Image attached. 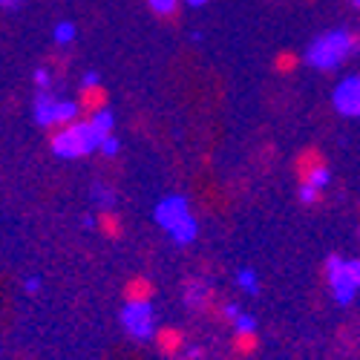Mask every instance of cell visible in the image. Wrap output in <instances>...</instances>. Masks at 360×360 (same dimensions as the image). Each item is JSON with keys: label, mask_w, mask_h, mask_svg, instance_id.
I'll list each match as a JSON object with an SVG mask.
<instances>
[{"label": "cell", "mask_w": 360, "mask_h": 360, "mask_svg": "<svg viewBox=\"0 0 360 360\" xmlns=\"http://www.w3.org/2000/svg\"><path fill=\"white\" fill-rule=\"evenodd\" d=\"M357 49H360L357 38L349 32V29L338 26V29H328V32L317 35L303 49V64L311 70H320V72H332V70L343 67Z\"/></svg>", "instance_id": "obj_1"}, {"label": "cell", "mask_w": 360, "mask_h": 360, "mask_svg": "<svg viewBox=\"0 0 360 360\" xmlns=\"http://www.w3.org/2000/svg\"><path fill=\"white\" fill-rule=\"evenodd\" d=\"M153 219L156 225L170 236V243L185 248V245H193L196 236H199V222L191 211V202L182 196V193H170V196H162L153 207Z\"/></svg>", "instance_id": "obj_2"}, {"label": "cell", "mask_w": 360, "mask_h": 360, "mask_svg": "<svg viewBox=\"0 0 360 360\" xmlns=\"http://www.w3.org/2000/svg\"><path fill=\"white\" fill-rule=\"evenodd\" d=\"M107 136H101V130L89 122H72V124H64V127H58L52 141H49V150H52V156L58 159H84V156H93L98 153V147Z\"/></svg>", "instance_id": "obj_3"}, {"label": "cell", "mask_w": 360, "mask_h": 360, "mask_svg": "<svg viewBox=\"0 0 360 360\" xmlns=\"http://www.w3.org/2000/svg\"><path fill=\"white\" fill-rule=\"evenodd\" d=\"M118 323H122V328L133 340L147 343L156 338V328H159L156 306L150 303L147 297H130L122 306V311H118Z\"/></svg>", "instance_id": "obj_4"}, {"label": "cell", "mask_w": 360, "mask_h": 360, "mask_svg": "<svg viewBox=\"0 0 360 360\" xmlns=\"http://www.w3.org/2000/svg\"><path fill=\"white\" fill-rule=\"evenodd\" d=\"M81 104L72 98H58L49 89H38L35 101H32V118L38 127H64L78 122Z\"/></svg>", "instance_id": "obj_5"}, {"label": "cell", "mask_w": 360, "mask_h": 360, "mask_svg": "<svg viewBox=\"0 0 360 360\" xmlns=\"http://www.w3.org/2000/svg\"><path fill=\"white\" fill-rule=\"evenodd\" d=\"M326 283H328V291H332L338 306H352L354 297L360 294V288L349 277L346 257H340V254H332L326 259Z\"/></svg>", "instance_id": "obj_6"}, {"label": "cell", "mask_w": 360, "mask_h": 360, "mask_svg": "<svg viewBox=\"0 0 360 360\" xmlns=\"http://www.w3.org/2000/svg\"><path fill=\"white\" fill-rule=\"evenodd\" d=\"M332 107L343 118H360V75H346L332 89Z\"/></svg>", "instance_id": "obj_7"}, {"label": "cell", "mask_w": 360, "mask_h": 360, "mask_svg": "<svg viewBox=\"0 0 360 360\" xmlns=\"http://www.w3.org/2000/svg\"><path fill=\"white\" fill-rule=\"evenodd\" d=\"M207 300H211V285H207L202 277H193L185 283V306L188 309H202Z\"/></svg>", "instance_id": "obj_8"}, {"label": "cell", "mask_w": 360, "mask_h": 360, "mask_svg": "<svg viewBox=\"0 0 360 360\" xmlns=\"http://www.w3.org/2000/svg\"><path fill=\"white\" fill-rule=\"evenodd\" d=\"M303 185H311L314 191H326L328 185H332V167H326V165H311L303 176Z\"/></svg>", "instance_id": "obj_9"}, {"label": "cell", "mask_w": 360, "mask_h": 360, "mask_svg": "<svg viewBox=\"0 0 360 360\" xmlns=\"http://www.w3.org/2000/svg\"><path fill=\"white\" fill-rule=\"evenodd\" d=\"M89 199H93V205L96 207H115V202H118V196H115V191L110 188V185H104V182H96L93 188H89Z\"/></svg>", "instance_id": "obj_10"}, {"label": "cell", "mask_w": 360, "mask_h": 360, "mask_svg": "<svg viewBox=\"0 0 360 360\" xmlns=\"http://www.w3.org/2000/svg\"><path fill=\"white\" fill-rule=\"evenodd\" d=\"M89 122H93V124L101 130V136L115 133V115H112V110H110V107H96V110H93V115H89Z\"/></svg>", "instance_id": "obj_11"}, {"label": "cell", "mask_w": 360, "mask_h": 360, "mask_svg": "<svg viewBox=\"0 0 360 360\" xmlns=\"http://www.w3.org/2000/svg\"><path fill=\"white\" fill-rule=\"evenodd\" d=\"M75 38H78V26H75L72 20L55 23V29H52V41H55L58 46H70Z\"/></svg>", "instance_id": "obj_12"}, {"label": "cell", "mask_w": 360, "mask_h": 360, "mask_svg": "<svg viewBox=\"0 0 360 360\" xmlns=\"http://www.w3.org/2000/svg\"><path fill=\"white\" fill-rule=\"evenodd\" d=\"M236 285H239V291H245L248 297H257L262 291L259 277L251 271V268H239V271H236Z\"/></svg>", "instance_id": "obj_13"}, {"label": "cell", "mask_w": 360, "mask_h": 360, "mask_svg": "<svg viewBox=\"0 0 360 360\" xmlns=\"http://www.w3.org/2000/svg\"><path fill=\"white\" fill-rule=\"evenodd\" d=\"M233 332H236V338H251V335H257V317L254 314H248V311H243L233 323Z\"/></svg>", "instance_id": "obj_14"}, {"label": "cell", "mask_w": 360, "mask_h": 360, "mask_svg": "<svg viewBox=\"0 0 360 360\" xmlns=\"http://www.w3.org/2000/svg\"><path fill=\"white\" fill-rule=\"evenodd\" d=\"M147 6L159 18H173L176 9H179V0H147Z\"/></svg>", "instance_id": "obj_15"}, {"label": "cell", "mask_w": 360, "mask_h": 360, "mask_svg": "<svg viewBox=\"0 0 360 360\" xmlns=\"http://www.w3.org/2000/svg\"><path fill=\"white\" fill-rule=\"evenodd\" d=\"M98 153L104 156V159H115L118 153H122V139H118L115 133H110L104 141H101V147H98Z\"/></svg>", "instance_id": "obj_16"}, {"label": "cell", "mask_w": 360, "mask_h": 360, "mask_svg": "<svg viewBox=\"0 0 360 360\" xmlns=\"http://www.w3.org/2000/svg\"><path fill=\"white\" fill-rule=\"evenodd\" d=\"M32 84H35L38 89H49V86H52V75H49V70H46V67H38V70L32 72Z\"/></svg>", "instance_id": "obj_17"}, {"label": "cell", "mask_w": 360, "mask_h": 360, "mask_svg": "<svg viewBox=\"0 0 360 360\" xmlns=\"http://www.w3.org/2000/svg\"><path fill=\"white\" fill-rule=\"evenodd\" d=\"M297 196H300V202H303V205H314V202L320 199V191H314L311 185H303V182H300Z\"/></svg>", "instance_id": "obj_18"}, {"label": "cell", "mask_w": 360, "mask_h": 360, "mask_svg": "<svg viewBox=\"0 0 360 360\" xmlns=\"http://www.w3.org/2000/svg\"><path fill=\"white\" fill-rule=\"evenodd\" d=\"M81 86H84V89H96V86H101V75H98L96 70H86L84 78H81Z\"/></svg>", "instance_id": "obj_19"}, {"label": "cell", "mask_w": 360, "mask_h": 360, "mask_svg": "<svg viewBox=\"0 0 360 360\" xmlns=\"http://www.w3.org/2000/svg\"><path fill=\"white\" fill-rule=\"evenodd\" d=\"M346 268H349V277H352V283L360 288V259H346Z\"/></svg>", "instance_id": "obj_20"}, {"label": "cell", "mask_w": 360, "mask_h": 360, "mask_svg": "<svg viewBox=\"0 0 360 360\" xmlns=\"http://www.w3.org/2000/svg\"><path fill=\"white\" fill-rule=\"evenodd\" d=\"M222 314H225V317H228V320L233 323V320H236L239 314H243V309H239V303H225V309H222Z\"/></svg>", "instance_id": "obj_21"}, {"label": "cell", "mask_w": 360, "mask_h": 360, "mask_svg": "<svg viewBox=\"0 0 360 360\" xmlns=\"http://www.w3.org/2000/svg\"><path fill=\"white\" fill-rule=\"evenodd\" d=\"M23 288H26V294H35V291H41V277H29V280L23 283Z\"/></svg>", "instance_id": "obj_22"}, {"label": "cell", "mask_w": 360, "mask_h": 360, "mask_svg": "<svg viewBox=\"0 0 360 360\" xmlns=\"http://www.w3.org/2000/svg\"><path fill=\"white\" fill-rule=\"evenodd\" d=\"M26 4V0H0V9H6V12H15Z\"/></svg>", "instance_id": "obj_23"}, {"label": "cell", "mask_w": 360, "mask_h": 360, "mask_svg": "<svg viewBox=\"0 0 360 360\" xmlns=\"http://www.w3.org/2000/svg\"><path fill=\"white\" fill-rule=\"evenodd\" d=\"M81 228H86V231H93V228H98V219L96 217H81Z\"/></svg>", "instance_id": "obj_24"}, {"label": "cell", "mask_w": 360, "mask_h": 360, "mask_svg": "<svg viewBox=\"0 0 360 360\" xmlns=\"http://www.w3.org/2000/svg\"><path fill=\"white\" fill-rule=\"evenodd\" d=\"M185 4H188V6H193V9H199V6H205V4H207V0H185Z\"/></svg>", "instance_id": "obj_25"}, {"label": "cell", "mask_w": 360, "mask_h": 360, "mask_svg": "<svg viewBox=\"0 0 360 360\" xmlns=\"http://www.w3.org/2000/svg\"><path fill=\"white\" fill-rule=\"evenodd\" d=\"M352 4H354V9H360V0H352Z\"/></svg>", "instance_id": "obj_26"}, {"label": "cell", "mask_w": 360, "mask_h": 360, "mask_svg": "<svg viewBox=\"0 0 360 360\" xmlns=\"http://www.w3.org/2000/svg\"><path fill=\"white\" fill-rule=\"evenodd\" d=\"M176 360H179V357H176Z\"/></svg>", "instance_id": "obj_27"}]
</instances>
